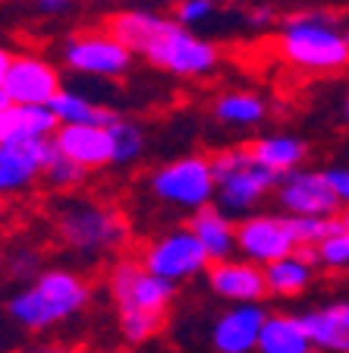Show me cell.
<instances>
[{"label": "cell", "instance_id": "3957f363", "mask_svg": "<svg viewBox=\"0 0 349 353\" xmlns=\"http://www.w3.org/2000/svg\"><path fill=\"white\" fill-rule=\"evenodd\" d=\"M277 57L306 76H340L349 70V41L328 13L286 16L277 32Z\"/></svg>", "mask_w": 349, "mask_h": 353}, {"label": "cell", "instance_id": "484cf974", "mask_svg": "<svg viewBox=\"0 0 349 353\" xmlns=\"http://www.w3.org/2000/svg\"><path fill=\"white\" fill-rule=\"evenodd\" d=\"M110 136H114V168H132L145 158L148 152V132L138 120L116 117L110 123Z\"/></svg>", "mask_w": 349, "mask_h": 353}, {"label": "cell", "instance_id": "44dd1931", "mask_svg": "<svg viewBox=\"0 0 349 353\" xmlns=\"http://www.w3.org/2000/svg\"><path fill=\"white\" fill-rule=\"evenodd\" d=\"M308 325V334L315 341V350L349 353V296L330 300L302 312Z\"/></svg>", "mask_w": 349, "mask_h": 353}, {"label": "cell", "instance_id": "4fadbf2b", "mask_svg": "<svg viewBox=\"0 0 349 353\" xmlns=\"http://www.w3.org/2000/svg\"><path fill=\"white\" fill-rule=\"evenodd\" d=\"M204 284H208L211 296H218L220 303H264L271 296L264 265L252 262L240 252L208 265Z\"/></svg>", "mask_w": 349, "mask_h": 353}, {"label": "cell", "instance_id": "f546056e", "mask_svg": "<svg viewBox=\"0 0 349 353\" xmlns=\"http://www.w3.org/2000/svg\"><path fill=\"white\" fill-rule=\"evenodd\" d=\"M173 16L182 26L202 29L204 22H211L218 16V0H180V3H173Z\"/></svg>", "mask_w": 349, "mask_h": 353}, {"label": "cell", "instance_id": "d590c367", "mask_svg": "<svg viewBox=\"0 0 349 353\" xmlns=\"http://www.w3.org/2000/svg\"><path fill=\"white\" fill-rule=\"evenodd\" d=\"M340 218H343V224H346V230H349V205H343V212H340Z\"/></svg>", "mask_w": 349, "mask_h": 353}, {"label": "cell", "instance_id": "8fae6325", "mask_svg": "<svg viewBox=\"0 0 349 353\" xmlns=\"http://www.w3.org/2000/svg\"><path fill=\"white\" fill-rule=\"evenodd\" d=\"M274 202L284 214H340L343 202L334 192L328 170L318 168H296L280 174L274 190Z\"/></svg>", "mask_w": 349, "mask_h": 353}, {"label": "cell", "instance_id": "4dcf8cb0", "mask_svg": "<svg viewBox=\"0 0 349 353\" xmlns=\"http://www.w3.org/2000/svg\"><path fill=\"white\" fill-rule=\"evenodd\" d=\"M10 274H13L19 284H29V281H35L38 274L44 272L41 268V256H38L35 250H19L10 256Z\"/></svg>", "mask_w": 349, "mask_h": 353}, {"label": "cell", "instance_id": "9a60e30c", "mask_svg": "<svg viewBox=\"0 0 349 353\" xmlns=\"http://www.w3.org/2000/svg\"><path fill=\"white\" fill-rule=\"evenodd\" d=\"M54 152V139L0 142V192L19 196L44 180V164Z\"/></svg>", "mask_w": 349, "mask_h": 353}, {"label": "cell", "instance_id": "f1b7e54d", "mask_svg": "<svg viewBox=\"0 0 349 353\" xmlns=\"http://www.w3.org/2000/svg\"><path fill=\"white\" fill-rule=\"evenodd\" d=\"M318 262H321V268H328V272H337V274L349 272V230L346 228L321 243Z\"/></svg>", "mask_w": 349, "mask_h": 353}, {"label": "cell", "instance_id": "d4e9b609", "mask_svg": "<svg viewBox=\"0 0 349 353\" xmlns=\"http://www.w3.org/2000/svg\"><path fill=\"white\" fill-rule=\"evenodd\" d=\"M167 328V312L154 309H123L116 312V331L126 347H145L154 338H160Z\"/></svg>", "mask_w": 349, "mask_h": 353}, {"label": "cell", "instance_id": "52a82bcc", "mask_svg": "<svg viewBox=\"0 0 349 353\" xmlns=\"http://www.w3.org/2000/svg\"><path fill=\"white\" fill-rule=\"evenodd\" d=\"M138 54L110 29H85L70 35L60 48V60L70 73L85 79H123Z\"/></svg>", "mask_w": 349, "mask_h": 353}, {"label": "cell", "instance_id": "7402d4cb", "mask_svg": "<svg viewBox=\"0 0 349 353\" xmlns=\"http://www.w3.org/2000/svg\"><path fill=\"white\" fill-rule=\"evenodd\" d=\"M262 353H308L315 350V341L308 334V325L296 312H268L258 338Z\"/></svg>", "mask_w": 349, "mask_h": 353}, {"label": "cell", "instance_id": "ba28073f", "mask_svg": "<svg viewBox=\"0 0 349 353\" xmlns=\"http://www.w3.org/2000/svg\"><path fill=\"white\" fill-rule=\"evenodd\" d=\"M138 259L145 262L148 272L173 281V284H189V281L204 278L208 265H211V256L204 250V243L198 240V234L189 224L167 228L158 236L145 240L142 250H138Z\"/></svg>", "mask_w": 349, "mask_h": 353}, {"label": "cell", "instance_id": "9c48e42d", "mask_svg": "<svg viewBox=\"0 0 349 353\" xmlns=\"http://www.w3.org/2000/svg\"><path fill=\"white\" fill-rule=\"evenodd\" d=\"M176 287L180 284L148 272L138 256H123V252L110 262L107 274H104V290H107L116 312H123V309L167 312L176 300Z\"/></svg>", "mask_w": 349, "mask_h": 353}, {"label": "cell", "instance_id": "277c9868", "mask_svg": "<svg viewBox=\"0 0 349 353\" xmlns=\"http://www.w3.org/2000/svg\"><path fill=\"white\" fill-rule=\"evenodd\" d=\"M57 240L85 262L120 256L129 243V221L116 205L92 196H73L60 205L54 218Z\"/></svg>", "mask_w": 349, "mask_h": 353}, {"label": "cell", "instance_id": "1f68e13d", "mask_svg": "<svg viewBox=\"0 0 349 353\" xmlns=\"http://www.w3.org/2000/svg\"><path fill=\"white\" fill-rule=\"evenodd\" d=\"M328 176H330V183H334V192L340 196V202L349 205V164H334V168H328Z\"/></svg>", "mask_w": 349, "mask_h": 353}, {"label": "cell", "instance_id": "e0dca14e", "mask_svg": "<svg viewBox=\"0 0 349 353\" xmlns=\"http://www.w3.org/2000/svg\"><path fill=\"white\" fill-rule=\"evenodd\" d=\"M318 246H299L296 252L264 265L268 274V290L274 300H299L308 294L318 278Z\"/></svg>", "mask_w": 349, "mask_h": 353}, {"label": "cell", "instance_id": "ac0fdd59", "mask_svg": "<svg viewBox=\"0 0 349 353\" xmlns=\"http://www.w3.org/2000/svg\"><path fill=\"white\" fill-rule=\"evenodd\" d=\"M271 104L252 88H226L211 101V120L224 130H258L268 120Z\"/></svg>", "mask_w": 349, "mask_h": 353}, {"label": "cell", "instance_id": "d6a6232c", "mask_svg": "<svg viewBox=\"0 0 349 353\" xmlns=\"http://www.w3.org/2000/svg\"><path fill=\"white\" fill-rule=\"evenodd\" d=\"M274 22H277V13L271 7H252L246 13V26L255 29V32H268Z\"/></svg>", "mask_w": 349, "mask_h": 353}, {"label": "cell", "instance_id": "8d00e7d4", "mask_svg": "<svg viewBox=\"0 0 349 353\" xmlns=\"http://www.w3.org/2000/svg\"><path fill=\"white\" fill-rule=\"evenodd\" d=\"M343 32H346V41H349V22H343Z\"/></svg>", "mask_w": 349, "mask_h": 353}, {"label": "cell", "instance_id": "8992f818", "mask_svg": "<svg viewBox=\"0 0 349 353\" xmlns=\"http://www.w3.org/2000/svg\"><path fill=\"white\" fill-rule=\"evenodd\" d=\"M145 190L160 208H170V212H180L189 218L192 212L211 205L218 196L211 154L186 152L160 161L158 168L148 170Z\"/></svg>", "mask_w": 349, "mask_h": 353}, {"label": "cell", "instance_id": "6da1fadb", "mask_svg": "<svg viewBox=\"0 0 349 353\" xmlns=\"http://www.w3.org/2000/svg\"><path fill=\"white\" fill-rule=\"evenodd\" d=\"M107 29L123 38L138 57H145L148 66L176 79H208L224 63V54L211 38L158 10H116L107 19Z\"/></svg>", "mask_w": 349, "mask_h": 353}, {"label": "cell", "instance_id": "30bf717a", "mask_svg": "<svg viewBox=\"0 0 349 353\" xmlns=\"http://www.w3.org/2000/svg\"><path fill=\"white\" fill-rule=\"evenodd\" d=\"M63 88L60 66L32 51H0V108L3 104H51Z\"/></svg>", "mask_w": 349, "mask_h": 353}, {"label": "cell", "instance_id": "5b68a950", "mask_svg": "<svg viewBox=\"0 0 349 353\" xmlns=\"http://www.w3.org/2000/svg\"><path fill=\"white\" fill-rule=\"evenodd\" d=\"M218 176V202L233 218H246L258 212L268 196H274L280 174L255 158L252 145H224L211 154Z\"/></svg>", "mask_w": 349, "mask_h": 353}, {"label": "cell", "instance_id": "74e56055", "mask_svg": "<svg viewBox=\"0 0 349 353\" xmlns=\"http://www.w3.org/2000/svg\"><path fill=\"white\" fill-rule=\"evenodd\" d=\"M164 3H170V7H173V3H180V0H164Z\"/></svg>", "mask_w": 349, "mask_h": 353}, {"label": "cell", "instance_id": "7c38bea8", "mask_svg": "<svg viewBox=\"0 0 349 353\" xmlns=\"http://www.w3.org/2000/svg\"><path fill=\"white\" fill-rule=\"evenodd\" d=\"M236 250H240V256L252 259L258 265H271L277 259L296 252L299 240L290 228V214L277 208V212H252L240 218Z\"/></svg>", "mask_w": 349, "mask_h": 353}, {"label": "cell", "instance_id": "5bb4252c", "mask_svg": "<svg viewBox=\"0 0 349 353\" xmlns=\"http://www.w3.org/2000/svg\"><path fill=\"white\" fill-rule=\"evenodd\" d=\"M268 309L264 303H226L208 325V344L218 353H252L258 350Z\"/></svg>", "mask_w": 349, "mask_h": 353}, {"label": "cell", "instance_id": "cb8c5ba5", "mask_svg": "<svg viewBox=\"0 0 349 353\" xmlns=\"http://www.w3.org/2000/svg\"><path fill=\"white\" fill-rule=\"evenodd\" d=\"M54 114L60 117V123H101L110 126L120 114L107 104L95 101V98L82 95V92H73V88H60L51 101Z\"/></svg>", "mask_w": 349, "mask_h": 353}, {"label": "cell", "instance_id": "d6986e66", "mask_svg": "<svg viewBox=\"0 0 349 353\" xmlns=\"http://www.w3.org/2000/svg\"><path fill=\"white\" fill-rule=\"evenodd\" d=\"M60 117L51 104H3L0 108V142L54 139Z\"/></svg>", "mask_w": 349, "mask_h": 353}, {"label": "cell", "instance_id": "603a6c76", "mask_svg": "<svg viewBox=\"0 0 349 353\" xmlns=\"http://www.w3.org/2000/svg\"><path fill=\"white\" fill-rule=\"evenodd\" d=\"M252 152L262 164H268L277 174H286V170H296L308 161V142L296 132H262L255 136Z\"/></svg>", "mask_w": 349, "mask_h": 353}, {"label": "cell", "instance_id": "7a4b0ae2", "mask_svg": "<svg viewBox=\"0 0 349 353\" xmlns=\"http://www.w3.org/2000/svg\"><path fill=\"white\" fill-rule=\"evenodd\" d=\"M92 303V284L73 268H44L7 300V319L25 334H47L82 316Z\"/></svg>", "mask_w": 349, "mask_h": 353}, {"label": "cell", "instance_id": "e575fe53", "mask_svg": "<svg viewBox=\"0 0 349 353\" xmlns=\"http://www.w3.org/2000/svg\"><path fill=\"white\" fill-rule=\"evenodd\" d=\"M340 123L349 130V79H346V85H343V92H340Z\"/></svg>", "mask_w": 349, "mask_h": 353}, {"label": "cell", "instance_id": "2e32d148", "mask_svg": "<svg viewBox=\"0 0 349 353\" xmlns=\"http://www.w3.org/2000/svg\"><path fill=\"white\" fill-rule=\"evenodd\" d=\"M54 145L73 161H79L85 170L114 168V136L110 126L101 123H60L54 132Z\"/></svg>", "mask_w": 349, "mask_h": 353}, {"label": "cell", "instance_id": "83f0119b", "mask_svg": "<svg viewBox=\"0 0 349 353\" xmlns=\"http://www.w3.org/2000/svg\"><path fill=\"white\" fill-rule=\"evenodd\" d=\"M290 228L299 246H321L328 236L340 234L346 224L340 214H290Z\"/></svg>", "mask_w": 349, "mask_h": 353}, {"label": "cell", "instance_id": "ffe728a7", "mask_svg": "<svg viewBox=\"0 0 349 353\" xmlns=\"http://www.w3.org/2000/svg\"><path fill=\"white\" fill-rule=\"evenodd\" d=\"M192 230L198 234V240L204 243V250L211 256V262H220V259L236 256V234H240V218H233L230 212L211 202V205L198 208V212L189 214L186 221Z\"/></svg>", "mask_w": 349, "mask_h": 353}, {"label": "cell", "instance_id": "4316f807", "mask_svg": "<svg viewBox=\"0 0 349 353\" xmlns=\"http://www.w3.org/2000/svg\"><path fill=\"white\" fill-rule=\"evenodd\" d=\"M88 174H92V170H85L79 161H73L70 154H63L57 145H54L51 158H47V164H44V180L41 183L54 192H73L85 183Z\"/></svg>", "mask_w": 349, "mask_h": 353}, {"label": "cell", "instance_id": "836d02e7", "mask_svg": "<svg viewBox=\"0 0 349 353\" xmlns=\"http://www.w3.org/2000/svg\"><path fill=\"white\" fill-rule=\"evenodd\" d=\"M76 0H35V10L41 16H63L73 10Z\"/></svg>", "mask_w": 349, "mask_h": 353}]
</instances>
